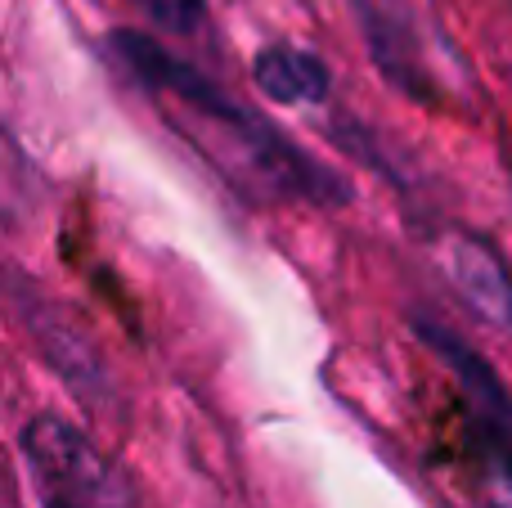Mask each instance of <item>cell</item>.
Instances as JSON below:
<instances>
[{
  "label": "cell",
  "mask_w": 512,
  "mask_h": 508,
  "mask_svg": "<svg viewBox=\"0 0 512 508\" xmlns=\"http://www.w3.org/2000/svg\"><path fill=\"white\" fill-rule=\"evenodd\" d=\"M117 50L131 63V72L144 81L149 90H162V95L180 99L185 113H194L198 122H216L230 131V140L221 144V167L230 176H252L261 185L279 189V194H297L310 198V203H342L346 189L333 171H324L315 158L297 149L288 135H279L265 117L239 108L230 95L212 86L207 77H198L194 68H185L180 59H171L158 41L135 32H117Z\"/></svg>",
  "instance_id": "obj_1"
},
{
  "label": "cell",
  "mask_w": 512,
  "mask_h": 508,
  "mask_svg": "<svg viewBox=\"0 0 512 508\" xmlns=\"http://www.w3.org/2000/svg\"><path fill=\"white\" fill-rule=\"evenodd\" d=\"M23 459L41 508H131V491L117 468L72 423L41 414L23 428Z\"/></svg>",
  "instance_id": "obj_2"
},
{
  "label": "cell",
  "mask_w": 512,
  "mask_h": 508,
  "mask_svg": "<svg viewBox=\"0 0 512 508\" xmlns=\"http://www.w3.org/2000/svg\"><path fill=\"white\" fill-rule=\"evenodd\" d=\"M414 329L463 383V392H468V401H472V428H477L481 450H486V459L495 464V473L512 486V396H508V387L499 383L495 369H490L472 347H463L445 324L418 315Z\"/></svg>",
  "instance_id": "obj_3"
},
{
  "label": "cell",
  "mask_w": 512,
  "mask_h": 508,
  "mask_svg": "<svg viewBox=\"0 0 512 508\" xmlns=\"http://www.w3.org/2000/svg\"><path fill=\"white\" fill-rule=\"evenodd\" d=\"M18 306L27 315V329H32V342L41 347V356L59 369V378L81 396V405H90L95 414H108V405L117 401L113 374H108L104 356L95 351V342L81 333L77 320L50 306L41 297V288H23L18 293Z\"/></svg>",
  "instance_id": "obj_4"
},
{
  "label": "cell",
  "mask_w": 512,
  "mask_h": 508,
  "mask_svg": "<svg viewBox=\"0 0 512 508\" xmlns=\"http://www.w3.org/2000/svg\"><path fill=\"white\" fill-rule=\"evenodd\" d=\"M355 18L369 36V54L387 72L391 86H405L418 99L432 95L423 81V59H418V32L409 23L405 5L400 0H355Z\"/></svg>",
  "instance_id": "obj_5"
},
{
  "label": "cell",
  "mask_w": 512,
  "mask_h": 508,
  "mask_svg": "<svg viewBox=\"0 0 512 508\" xmlns=\"http://www.w3.org/2000/svg\"><path fill=\"white\" fill-rule=\"evenodd\" d=\"M450 275H454L459 293L468 297V306L481 315V320L499 324V329H512V279H508L504 261L495 257L490 243L472 239V234L454 239Z\"/></svg>",
  "instance_id": "obj_6"
},
{
  "label": "cell",
  "mask_w": 512,
  "mask_h": 508,
  "mask_svg": "<svg viewBox=\"0 0 512 508\" xmlns=\"http://www.w3.org/2000/svg\"><path fill=\"white\" fill-rule=\"evenodd\" d=\"M252 77L274 104L288 108H306V104H324L328 95V68L315 54L297 50V45H270L256 54Z\"/></svg>",
  "instance_id": "obj_7"
},
{
  "label": "cell",
  "mask_w": 512,
  "mask_h": 508,
  "mask_svg": "<svg viewBox=\"0 0 512 508\" xmlns=\"http://www.w3.org/2000/svg\"><path fill=\"white\" fill-rule=\"evenodd\" d=\"M135 5H140L158 27H167L171 36H189L207 23L203 0H135Z\"/></svg>",
  "instance_id": "obj_8"
}]
</instances>
